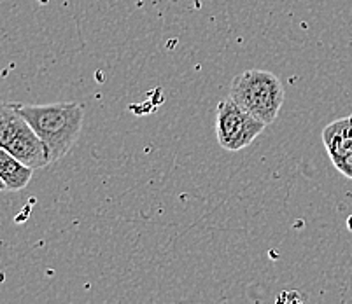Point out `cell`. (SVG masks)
<instances>
[{"instance_id":"cell-1","label":"cell","mask_w":352,"mask_h":304,"mask_svg":"<svg viewBox=\"0 0 352 304\" xmlns=\"http://www.w3.org/2000/svg\"><path fill=\"white\" fill-rule=\"evenodd\" d=\"M12 105L43 140L50 163L60 161L76 145L85 123V107L81 104L60 102L47 105Z\"/></svg>"},{"instance_id":"cell-2","label":"cell","mask_w":352,"mask_h":304,"mask_svg":"<svg viewBox=\"0 0 352 304\" xmlns=\"http://www.w3.org/2000/svg\"><path fill=\"white\" fill-rule=\"evenodd\" d=\"M230 98L268 126L279 116L284 104V88L275 73L252 69L233 79Z\"/></svg>"},{"instance_id":"cell-3","label":"cell","mask_w":352,"mask_h":304,"mask_svg":"<svg viewBox=\"0 0 352 304\" xmlns=\"http://www.w3.org/2000/svg\"><path fill=\"white\" fill-rule=\"evenodd\" d=\"M0 147L32 169L50 165L43 140L8 102H0Z\"/></svg>"},{"instance_id":"cell-4","label":"cell","mask_w":352,"mask_h":304,"mask_svg":"<svg viewBox=\"0 0 352 304\" xmlns=\"http://www.w3.org/2000/svg\"><path fill=\"white\" fill-rule=\"evenodd\" d=\"M265 128L267 124L251 116L233 98H225L217 105L216 135L225 150L236 152L245 149L263 133Z\"/></svg>"},{"instance_id":"cell-5","label":"cell","mask_w":352,"mask_h":304,"mask_svg":"<svg viewBox=\"0 0 352 304\" xmlns=\"http://www.w3.org/2000/svg\"><path fill=\"white\" fill-rule=\"evenodd\" d=\"M322 142L331 161L345 158L352 152V116L333 121L322 130Z\"/></svg>"},{"instance_id":"cell-6","label":"cell","mask_w":352,"mask_h":304,"mask_svg":"<svg viewBox=\"0 0 352 304\" xmlns=\"http://www.w3.org/2000/svg\"><path fill=\"white\" fill-rule=\"evenodd\" d=\"M32 174L34 169L0 147V180L4 182L8 191H21L27 187L32 180Z\"/></svg>"},{"instance_id":"cell-7","label":"cell","mask_w":352,"mask_h":304,"mask_svg":"<svg viewBox=\"0 0 352 304\" xmlns=\"http://www.w3.org/2000/svg\"><path fill=\"white\" fill-rule=\"evenodd\" d=\"M333 165H335V168H337L342 175H345L347 178H352V152L349 156H345V158L335 161Z\"/></svg>"},{"instance_id":"cell-8","label":"cell","mask_w":352,"mask_h":304,"mask_svg":"<svg viewBox=\"0 0 352 304\" xmlns=\"http://www.w3.org/2000/svg\"><path fill=\"white\" fill-rule=\"evenodd\" d=\"M0 191H8V187H6V184L2 180H0Z\"/></svg>"},{"instance_id":"cell-9","label":"cell","mask_w":352,"mask_h":304,"mask_svg":"<svg viewBox=\"0 0 352 304\" xmlns=\"http://www.w3.org/2000/svg\"><path fill=\"white\" fill-rule=\"evenodd\" d=\"M347 226H349V229H351V231H352V215L349 217V220H347Z\"/></svg>"}]
</instances>
